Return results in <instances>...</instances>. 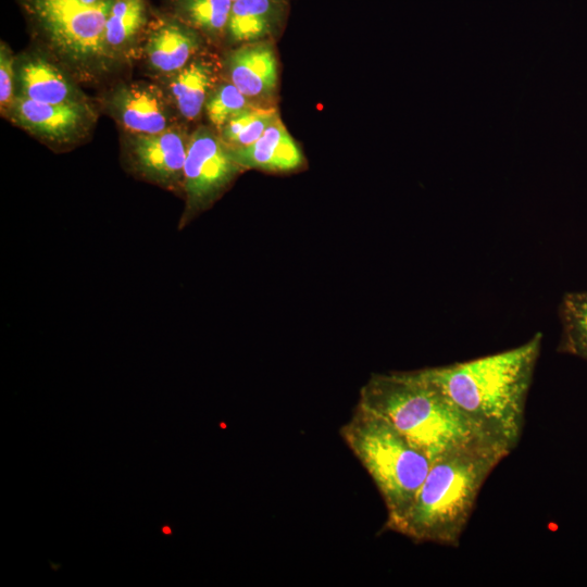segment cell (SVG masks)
Masks as SVG:
<instances>
[{"mask_svg": "<svg viewBox=\"0 0 587 587\" xmlns=\"http://www.w3.org/2000/svg\"><path fill=\"white\" fill-rule=\"evenodd\" d=\"M541 347V335L499 353L424 374L471 422L509 450L519 445L526 400Z\"/></svg>", "mask_w": 587, "mask_h": 587, "instance_id": "cell-1", "label": "cell"}, {"mask_svg": "<svg viewBox=\"0 0 587 587\" xmlns=\"http://www.w3.org/2000/svg\"><path fill=\"white\" fill-rule=\"evenodd\" d=\"M511 452L499 442L479 440L435 459L395 532L416 542L458 547L483 485Z\"/></svg>", "mask_w": 587, "mask_h": 587, "instance_id": "cell-2", "label": "cell"}, {"mask_svg": "<svg viewBox=\"0 0 587 587\" xmlns=\"http://www.w3.org/2000/svg\"><path fill=\"white\" fill-rule=\"evenodd\" d=\"M358 403L386 420L432 462L467 444L496 441L460 412L423 370L373 374Z\"/></svg>", "mask_w": 587, "mask_h": 587, "instance_id": "cell-3", "label": "cell"}, {"mask_svg": "<svg viewBox=\"0 0 587 587\" xmlns=\"http://www.w3.org/2000/svg\"><path fill=\"white\" fill-rule=\"evenodd\" d=\"M340 436L384 500V529L395 532L427 476L430 459L386 420L359 403L341 426Z\"/></svg>", "mask_w": 587, "mask_h": 587, "instance_id": "cell-4", "label": "cell"}, {"mask_svg": "<svg viewBox=\"0 0 587 587\" xmlns=\"http://www.w3.org/2000/svg\"><path fill=\"white\" fill-rule=\"evenodd\" d=\"M111 1L90 7L78 0H17L33 29L82 75L108 61L103 33Z\"/></svg>", "mask_w": 587, "mask_h": 587, "instance_id": "cell-5", "label": "cell"}, {"mask_svg": "<svg viewBox=\"0 0 587 587\" xmlns=\"http://www.w3.org/2000/svg\"><path fill=\"white\" fill-rule=\"evenodd\" d=\"M242 171L220 136L208 127L197 128L188 139L182 196L185 207L177 229L183 230L211 208Z\"/></svg>", "mask_w": 587, "mask_h": 587, "instance_id": "cell-6", "label": "cell"}, {"mask_svg": "<svg viewBox=\"0 0 587 587\" xmlns=\"http://www.w3.org/2000/svg\"><path fill=\"white\" fill-rule=\"evenodd\" d=\"M188 139L175 126L153 135H132L124 149L125 168L138 179L183 196Z\"/></svg>", "mask_w": 587, "mask_h": 587, "instance_id": "cell-7", "label": "cell"}, {"mask_svg": "<svg viewBox=\"0 0 587 587\" xmlns=\"http://www.w3.org/2000/svg\"><path fill=\"white\" fill-rule=\"evenodd\" d=\"M7 116L21 128L54 146L82 140L96 120L87 101L47 103L17 95Z\"/></svg>", "mask_w": 587, "mask_h": 587, "instance_id": "cell-8", "label": "cell"}, {"mask_svg": "<svg viewBox=\"0 0 587 587\" xmlns=\"http://www.w3.org/2000/svg\"><path fill=\"white\" fill-rule=\"evenodd\" d=\"M203 39L199 32L165 11L153 12L143 45L148 64L158 73L173 75L196 57Z\"/></svg>", "mask_w": 587, "mask_h": 587, "instance_id": "cell-9", "label": "cell"}, {"mask_svg": "<svg viewBox=\"0 0 587 587\" xmlns=\"http://www.w3.org/2000/svg\"><path fill=\"white\" fill-rule=\"evenodd\" d=\"M109 109L130 135H153L173 127L166 96L146 82L118 86L109 99Z\"/></svg>", "mask_w": 587, "mask_h": 587, "instance_id": "cell-10", "label": "cell"}, {"mask_svg": "<svg viewBox=\"0 0 587 587\" xmlns=\"http://www.w3.org/2000/svg\"><path fill=\"white\" fill-rule=\"evenodd\" d=\"M226 67L230 83L251 100L267 98L276 87L277 60L268 40L233 50L226 58Z\"/></svg>", "mask_w": 587, "mask_h": 587, "instance_id": "cell-11", "label": "cell"}, {"mask_svg": "<svg viewBox=\"0 0 587 587\" xmlns=\"http://www.w3.org/2000/svg\"><path fill=\"white\" fill-rule=\"evenodd\" d=\"M15 84L17 96L40 102L87 101L61 68L39 54L25 55L17 61Z\"/></svg>", "mask_w": 587, "mask_h": 587, "instance_id": "cell-12", "label": "cell"}, {"mask_svg": "<svg viewBox=\"0 0 587 587\" xmlns=\"http://www.w3.org/2000/svg\"><path fill=\"white\" fill-rule=\"evenodd\" d=\"M152 15L149 0H112L103 33L107 60L129 58L145 39Z\"/></svg>", "mask_w": 587, "mask_h": 587, "instance_id": "cell-13", "label": "cell"}, {"mask_svg": "<svg viewBox=\"0 0 587 587\" xmlns=\"http://www.w3.org/2000/svg\"><path fill=\"white\" fill-rule=\"evenodd\" d=\"M234 160L245 171L289 172L303 164V154L280 118L277 117L253 143L230 149Z\"/></svg>", "mask_w": 587, "mask_h": 587, "instance_id": "cell-14", "label": "cell"}, {"mask_svg": "<svg viewBox=\"0 0 587 587\" xmlns=\"http://www.w3.org/2000/svg\"><path fill=\"white\" fill-rule=\"evenodd\" d=\"M287 13V0H234L225 39L240 45L268 39L282 29Z\"/></svg>", "mask_w": 587, "mask_h": 587, "instance_id": "cell-15", "label": "cell"}, {"mask_svg": "<svg viewBox=\"0 0 587 587\" xmlns=\"http://www.w3.org/2000/svg\"><path fill=\"white\" fill-rule=\"evenodd\" d=\"M213 62L193 58L185 67L171 75L168 95L175 109L187 121H195L204 109L215 82Z\"/></svg>", "mask_w": 587, "mask_h": 587, "instance_id": "cell-16", "label": "cell"}, {"mask_svg": "<svg viewBox=\"0 0 587 587\" xmlns=\"http://www.w3.org/2000/svg\"><path fill=\"white\" fill-rule=\"evenodd\" d=\"M232 4V0H165V12L218 41L225 39Z\"/></svg>", "mask_w": 587, "mask_h": 587, "instance_id": "cell-17", "label": "cell"}, {"mask_svg": "<svg viewBox=\"0 0 587 587\" xmlns=\"http://www.w3.org/2000/svg\"><path fill=\"white\" fill-rule=\"evenodd\" d=\"M562 334L558 352L587 362V291L567 292L559 307Z\"/></svg>", "mask_w": 587, "mask_h": 587, "instance_id": "cell-18", "label": "cell"}, {"mask_svg": "<svg viewBox=\"0 0 587 587\" xmlns=\"http://www.w3.org/2000/svg\"><path fill=\"white\" fill-rule=\"evenodd\" d=\"M278 117L275 108L251 107L233 117L218 133L230 148H242L257 141Z\"/></svg>", "mask_w": 587, "mask_h": 587, "instance_id": "cell-19", "label": "cell"}, {"mask_svg": "<svg viewBox=\"0 0 587 587\" xmlns=\"http://www.w3.org/2000/svg\"><path fill=\"white\" fill-rule=\"evenodd\" d=\"M254 107L233 83H222L211 91L204 111L210 123L220 132L233 117Z\"/></svg>", "mask_w": 587, "mask_h": 587, "instance_id": "cell-20", "label": "cell"}, {"mask_svg": "<svg viewBox=\"0 0 587 587\" xmlns=\"http://www.w3.org/2000/svg\"><path fill=\"white\" fill-rule=\"evenodd\" d=\"M14 57L9 47L1 41L0 49V105L2 114L7 115L13 100L15 86Z\"/></svg>", "mask_w": 587, "mask_h": 587, "instance_id": "cell-21", "label": "cell"}, {"mask_svg": "<svg viewBox=\"0 0 587 587\" xmlns=\"http://www.w3.org/2000/svg\"><path fill=\"white\" fill-rule=\"evenodd\" d=\"M78 1L86 5L96 7V5H101L103 3H107L111 0H78Z\"/></svg>", "mask_w": 587, "mask_h": 587, "instance_id": "cell-22", "label": "cell"}, {"mask_svg": "<svg viewBox=\"0 0 587 587\" xmlns=\"http://www.w3.org/2000/svg\"><path fill=\"white\" fill-rule=\"evenodd\" d=\"M232 1H234V0H232Z\"/></svg>", "mask_w": 587, "mask_h": 587, "instance_id": "cell-23", "label": "cell"}]
</instances>
